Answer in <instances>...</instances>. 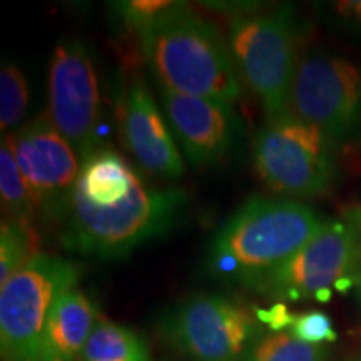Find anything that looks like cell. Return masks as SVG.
Segmentation results:
<instances>
[{"mask_svg":"<svg viewBox=\"0 0 361 361\" xmlns=\"http://www.w3.org/2000/svg\"><path fill=\"white\" fill-rule=\"evenodd\" d=\"M186 207L183 189L151 186L123 156L97 147L80 164L59 243L75 255L126 258L174 229Z\"/></svg>","mask_w":361,"mask_h":361,"instance_id":"obj_1","label":"cell"},{"mask_svg":"<svg viewBox=\"0 0 361 361\" xmlns=\"http://www.w3.org/2000/svg\"><path fill=\"white\" fill-rule=\"evenodd\" d=\"M324 223L301 201L251 197L211 239L207 271L213 278L252 288L303 250Z\"/></svg>","mask_w":361,"mask_h":361,"instance_id":"obj_2","label":"cell"},{"mask_svg":"<svg viewBox=\"0 0 361 361\" xmlns=\"http://www.w3.org/2000/svg\"><path fill=\"white\" fill-rule=\"evenodd\" d=\"M139 40L159 87L229 106L241 99L243 84L228 39L188 6L147 29Z\"/></svg>","mask_w":361,"mask_h":361,"instance_id":"obj_3","label":"cell"},{"mask_svg":"<svg viewBox=\"0 0 361 361\" xmlns=\"http://www.w3.org/2000/svg\"><path fill=\"white\" fill-rule=\"evenodd\" d=\"M241 84L263 106L266 117L290 114L298 67V27L290 8L243 12L226 35Z\"/></svg>","mask_w":361,"mask_h":361,"instance_id":"obj_4","label":"cell"},{"mask_svg":"<svg viewBox=\"0 0 361 361\" xmlns=\"http://www.w3.org/2000/svg\"><path fill=\"white\" fill-rule=\"evenodd\" d=\"M82 266L37 252L0 288V353L4 361H39L49 314L66 291L78 288Z\"/></svg>","mask_w":361,"mask_h":361,"instance_id":"obj_5","label":"cell"},{"mask_svg":"<svg viewBox=\"0 0 361 361\" xmlns=\"http://www.w3.org/2000/svg\"><path fill=\"white\" fill-rule=\"evenodd\" d=\"M252 164L271 191L290 200L323 196L335 183L331 139L291 114L269 119L256 133Z\"/></svg>","mask_w":361,"mask_h":361,"instance_id":"obj_6","label":"cell"},{"mask_svg":"<svg viewBox=\"0 0 361 361\" xmlns=\"http://www.w3.org/2000/svg\"><path fill=\"white\" fill-rule=\"evenodd\" d=\"M157 328L169 346L192 361H241L263 326L243 301L201 293L169 306Z\"/></svg>","mask_w":361,"mask_h":361,"instance_id":"obj_7","label":"cell"},{"mask_svg":"<svg viewBox=\"0 0 361 361\" xmlns=\"http://www.w3.org/2000/svg\"><path fill=\"white\" fill-rule=\"evenodd\" d=\"M360 229L351 223L326 221L316 236L251 290L288 301H326L331 288L346 291L361 271Z\"/></svg>","mask_w":361,"mask_h":361,"instance_id":"obj_8","label":"cell"},{"mask_svg":"<svg viewBox=\"0 0 361 361\" xmlns=\"http://www.w3.org/2000/svg\"><path fill=\"white\" fill-rule=\"evenodd\" d=\"M290 114L341 141L361 130V67L326 52L298 61Z\"/></svg>","mask_w":361,"mask_h":361,"instance_id":"obj_9","label":"cell"},{"mask_svg":"<svg viewBox=\"0 0 361 361\" xmlns=\"http://www.w3.org/2000/svg\"><path fill=\"white\" fill-rule=\"evenodd\" d=\"M45 114L79 152L80 159L99 147L101 84L96 61L80 40H61L54 49L49 62Z\"/></svg>","mask_w":361,"mask_h":361,"instance_id":"obj_10","label":"cell"},{"mask_svg":"<svg viewBox=\"0 0 361 361\" xmlns=\"http://www.w3.org/2000/svg\"><path fill=\"white\" fill-rule=\"evenodd\" d=\"M8 137L37 211L45 221H62L82 164L79 152L54 128L47 114Z\"/></svg>","mask_w":361,"mask_h":361,"instance_id":"obj_11","label":"cell"},{"mask_svg":"<svg viewBox=\"0 0 361 361\" xmlns=\"http://www.w3.org/2000/svg\"><path fill=\"white\" fill-rule=\"evenodd\" d=\"M161 107L174 139L196 168L219 164L234 146V106L159 87Z\"/></svg>","mask_w":361,"mask_h":361,"instance_id":"obj_12","label":"cell"},{"mask_svg":"<svg viewBox=\"0 0 361 361\" xmlns=\"http://www.w3.org/2000/svg\"><path fill=\"white\" fill-rule=\"evenodd\" d=\"M121 130L126 147L142 171L164 179L184 174V162L164 112L142 75L126 84L121 104Z\"/></svg>","mask_w":361,"mask_h":361,"instance_id":"obj_13","label":"cell"},{"mask_svg":"<svg viewBox=\"0 0 361 361\" xmlns=\"http://www.w3.org/2000/svg\"><path fill=\"white\" fill-rule=\"evenodd\" d=\"M101 322L90 298L72 288L57 300L45 323L39 361H80L94 328Z\"/></svg>","mask_w":361,"mask_h":361,"instance_id":"obj_14","label":"cell"},{"mask_svg":"<svg viewBox=\"0 0 361 361\" xmlns=\"http://www.w3.org/2000/svg\"><path fill=\"white\" fill-rule=\"evenodd\" d=\"M80 361H151L149 346L137 331L101 319L94 328Z\"/></svg>","mask_w":361,"mask_h":361,"instance_id":"obj_15","label":"cell"},{"mask_svg":"<svg viewBox=\"0 0 361 361\" xmlns=\"http://www.w3.org/2000/svg\"><path fill=\"white\" fill-rule=\"evenodd\" d=\"M0 200L2 211L7 214L8 221L24 224L32 223L37 206L13 156L8 134L2 135L0 144Z\"/></svg>","mask_w":361,"mask_h":361,"instance_id":"obj_16","label":"cell"},{"mask_svg":"<svg viewBox=\"0 0 361 361\" xmlns=\"http://www.w3.org/2000/svg\"><path fill=\"white\" fill-rule=\"evenodd\" d=\"M328 348L296 340L291 333L261 335L241 361H326Z\"/></svg>","mask_w":361,"mask_h":361,"instance_id":"obj_17","label":"cell"},{"mask_svg":"<svg viewBox=\"0 0 361 361\" xmlns=\"http://www.w3.org/2000/svg\"><path fill=\"white\" fill-rule=\"evenodd\" d=\"M37 252L34 251V233L30 224L6 219L0 229V288Z\"/></svg>","mask_w":361,"mask_h":361,"instance_id":"obj_18","label":"cell"},{"mask_svg":"<svg viewBox=\"0 0 361 361\" xmlns=\"http://www.w3.org/2000/svg\"><path fill=\"white\" fill-rule=\"evenodd\" d=\"M27 107L29 82L24 71L12 62H4L0 71V128L4 135L22 123Z\"/></svg>","mask_w":361,"mask_h":361,"instance_id":"obj_19","label":"cell"},{"mask_svg":"<svg viewBox=\"0 0 361 361\" xmlns=\"http://www.w3.org/2000/svg\"><path fill=\"white\" fill-rule=\"evenodd\" d=\"M184 6H186L184 2H174V0H129V2H117L116 12L129 29L141 35Z\"/></svg>","mask_w":361,"mask_h":361,"instance_id":"obj_20","label":"cell"},{"mask_svg":"<svg viewBox=\"0 0 361 361\" xmlns=\"http://www.w3.org/2000/svg\"><path fill=\"white\" fill-rule=\"evenodd\" d=\"M290 326L291 335L308 345H323L338 338L331 318L323 311H308L293 316Z\"/></svg>","mask_w":361,"mask_h":361,"instance_id":"obj_21","label":"cell"},{"mask_svg":"<svg viewBox=\"0 0 361 361\" xmlns=\"http://www.w3.org/2000/svg\"><path fill=\"white\" fill-rule=\"evenodd\" d=\"M326 20L338 30L361 35V0H341L326 7Z\"/></svg>","mask_w":361,"mask_h":361,"instance_id":"obj_22","label":"cell"},{"mask_svg":"<svg viewBox=\"0 0 361 361\" xmlns=\"http://www.w3.org/2000/svg\"><path fill=\"white\" fill-rule=\"evenodd\" d=\"M346 218H348V223L355 224L356 228L361 229V206L350 209L348 213H346Z\"/></svg>","mask_w":361,"mask_h":361,"instance_id":"obj_23","label":"cell"},{"mask_svg":"<svg viewBox=\"0 0 361 361\" xmlns=\"http://www.w3.org/2000/svg\"><path fill=\"white\" fill-rule=\"evenodd\" d=\"M356 291H358V300L361 303V271L358 273V278H356Z\"/></svg>","mask_w":361,"mask_h":361,"instance_id":"obj_24","label":"cell"},{"mask_svg":"<svg viewBox=\"0 0 361 361\" xmlns=\"http://www.w3.org/2000/svg\"><path fill=\"white\" fill-rule=\"evenodd\" d=\"M355 361H361V358L360 360H355Z\"/></svg>","mask_w":361,"mask_h":361,"instance_id":"obj_25","label":"cell"}]
</instances>
